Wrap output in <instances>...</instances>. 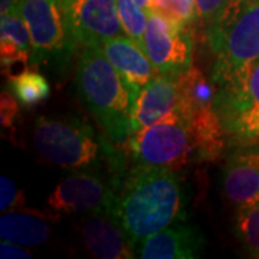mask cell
Instances as JSON below:
<instances>
[{
	"mask_svg": "<svg viewBox=\"0 0 259 259\" xmlns=\"http://www.w3.org/2000/svg\"><path fill=\"white\" fill-rule=\"evenodd\" d=\"M168 167L136 164L117 190L112 214L134 243L185 221L186 193L182 179Z\"/></svg>",
	"mask_w": 259,
	"mask_h": 259,
	"instance_id": "6da1fadb",
	"label": "cell"
},
{
	"mask_svg": "<svg viewBox=\"0 0 259 259\" xmlns=\"http://www.w3.org/2000/svg\"><path fill=\"white\" fill-rule=\"evenodd\" d=\"M78 95L100 122L107 139L122 146L131 134L139 91L130 85L98 45H87L76 65Z\"/></svg>",
	"mask_w": 259,
	"mask_h": 259,
	"instance_id": "7a4b0ae2",
	"label": "cell"
},
{
	"mask_svg": "<svg viewBox=\"0 0 259 259\" xmlns=\"http://www.w3.org/2000/svg\"><path fill=\"white\" fill-rule=\"evenodd\" d=\"M33 146L42 160L55 166L83 168L105 161L120 185L127 175L125 151H120L110 140L101 139L88 124L78 120L37 118Z\"/></svg>",
	"mask_w": 259,
	"mask_h": 259,
	"instance_id": "3957f363",
	"label": "cell"
},
{
	"mask_svg": "<svg viewBox=\"0 0 259 259\" xmlns=\"http://www.w3.org/2000/svg\"><path fill=\"white\" fill-rule=\"evenodd\" d=\"M204 30L216 58L212 81L218 83L259 59V0H228Z\"/></svg>",
	"mask_w": 259,
	"mask_h": 259,
	"instance_id": "277c9868",
	"label": "cell"
},
{
	"mask_svg": "<svg viewBox=\"0 0 259 259\" xmlns=\"http://www.w3.org/2000/svg\"><path fill=\"white\" fill-rule=\"evenodd\" d=\"M16 10L30 32L32 62L65 71L78 45L68 0H16Z\"/></svg>",
	"mask_w": 259,
	"mask_h": 259,
	"instance_id": "5b68a950",
	"label": "cell"
},
{
	"mask_svg": "<svg viewBox=\"0 0 259 259\" xmlns=\"http://www.w3.org/2000/svg\"><path fill=\"white\" fill-rule=\"evenodd\" d=\"M134 164L179 170L197 160L190 121L176 117L131 133L122 144Z\"/></svg>",
	"mask_w": 259,
	"mask_h": 259,
	"instance_id": "8992f818",
	"label": "cell"
},
{
	"mask_svg": "<svg viewBox=\"0 0 259 259\" xmlns=\"http://www.w3.org/2000/svg\"><path fill=\"white\" fill-rule=\"evenodd\" d=\"M193 26L148 9L144 51L160 74H185L193 64Z\"/></svg>",
	"mask_w": 259,
	"mask_h": 259,
	"instance_id": "52a82bcc",
	"label": "cell"
},
{
	"mask_svg": "<svg viewBox=\"0 0 259 259\" xmlns=\"http://www.w3.org/2000/svg\"><path fill=\"white\" fill-rule=\"evenodd\" d=\"M118 186L107 183L101 177L79 173L61 180L49 194V209L61 213L111 212Z\"/></svg>",
	"mask_w": 259,
	"mask_h": 259,
	"instance_id": "ba28073f",
	"label": "cell"
},
{
	"mask_svg": "<svg viewBox=\"0 0 259 259\" xmlns=\"http://www.w3.org/2000/svg\"><path fill=\"white\" fill-rule=\"evenodd\" d=\"M68 8L78 44L101 45L124 33L117 0H68Z\"/></svg>",
	"mask_w": 259,
	"mask_h": 259,
	"instance_id": "9c48e42d",
	"label": "cell"
},
{
	"mask_svg": "<svg viewBox=\"0 0 259 259\" xmlns=\"http://www.w3.org/2000/svg\"><path fill=\"white\" fill-rule=\"evenodd\" d=\"M83 245L95 258L131 259L137 253L134 243L111 212L88 213L79 222Z\"/></svg>",
	"mask_w": 259,
	"mask_h": 259,
	"instance_id": "30bf717a",
	"label": "cell"
},
{
	"mask_svg": "<svg viewBox=\"0 0 259 259\" xmlns=\"http://www.w3.org/2000/svg\"><path fill=\"white\" fill-rule=\"evenodd\" d=\"M177 76L158 74L140 91L131 121V133L179 115Z\"/></svg>",
	"mask_w": 259,
	"mask_h": 259,
	"instance_id": "8fae6325",
	"label": "cell"
},
{
	"mask_svg": "<svg viewBox=\"0 0 259 259\" xmlns=\"http://www.w3.org/2000/svg\"><path fill=\"white\" fill-rule=\"evenodd\" d=\"M225 197L238 209L259 204V150H235L223 167Z\"/></svg>",
	"mask_w": 259,
	"mask_h": 259,
	"instance_id": "7c38bea8",
	"label": "cell"
},
{
	"mask_svg": "<svg viewBox=\"0 0 259 259\" xmlns=\"http://www.w3.org/2000/svg\"><path fill=\"white\" fill-rule=\"evenodd\" d=\"M203 249L202 232L187 225L166 228L137 245V253L143 259H194Z\"/></svg>",
	"mask_w": 259,
	"mask_h": 259,
	"instance_id": "4fadbf2b",
	"label": "cell"
},
{
	"mask_svg": "<svg viewBox=\"0 0 259 259\" xmlns=\"http://www.w3.org/2000/svg\"><path fill=\"white\" fill-rule=\"evenodd\" d=\"M98 47L122 75V78L139 93L154 76L160 74L150 61L144 48L131 37H114L102 42Z\"/></svg>",
	"mask_w": 259,
	"mask_h": 259,
	"instance_id": "5bb4252c",
	"label": "cell"
},
{
	"mask_svg": "<svg viewBox=\"0 0 259 259\" xmlns=\"http://www.w3.org/2000/svg\"><path fill=\"white\" fill-rule=\"evenodd\" d=\"M56 218L59 214L52 218L51 214L32 209L6 212L0 218V236L22 246H37L49 239L52 233L51 221Z\"/></svg>",
	"mask_w": 259,
	"mask_h": 259,
	"instance_id": "9a60e30c",
	"label": "cell"
},
{
	"mask_svg": "<svg viewBox=\"0 0 259 259\" xmlns=\"http://www.w3.org/2000/svg\"><path fill=\"white\" fill-rule=\"evenodd\" d=\"M179 85V115L190 121L193 112L214 110L216 85L207 79L197 68H190L185 74L177 76Z\"/></svg>",
	"mask_w": 259,
	"mask_h": 259,
	"instance_id": "2e32d148",
	"label": "cell"
},
{
	"mask_svg": "<svg viewBox=\"0 0 259 259\" xmlns=\"http://www.w3.org/2000/svg\"><path fill=\"white\" fill-rule=\"evenodd\" d=\"M0 58L2 65L20 56L32 58V39L28 25L18 10L2 16L0 22Z\"/></svg>",
	"mask_w": 259,
	"mask_h": 259,
	"instance_id": "e0dca14e",
	"label": "cell"
},
{
	"mask_svg": "<svg viewBox=\"0 0 259 259\" xmlns=\"http://www.w3.org/2000/svg\"><path fill=\"white\" fill-rule=\"evenodd\" d=\"M12 94L19 104L25 107H33L44 102L51 94V85L42 74L36 71H28L26 74L9 81Z\"/></svg>",
	"mask_w": 259,
	"mask_h": 259,
	"instance_id": "ac0fdd59",
	"label": "cell"
},
{
	"mask_svg": "<svg viewBox=\"0 0 259 259\" xmlns=\"http://www.w3.org/2000/svg\"><path fill=\"white\" fill-rule=\"evenodd\" d=\"M118 16L124 35L144 48V33L148 23V9H143L136 0H117Z\"/></svg>",
	"mask_w": 259,
	"mask_h": 259,
	"instance_id": "d6986e66",
	"label": "cell"
},
{
	"mask_svg": "<svg viewBox=\"0 0 259 259\" xmlns=\"http://www.w3.org/2000/svg\"><path fill=\"white\" fill-rule=\"evenodd\" d=\"M236 232L250 256L259 258V204L238 209Z\"/></svg>",
	"mask_w": 259,
	"mask_h": 259,
	"instance_id": "ffe728a7",
	"label": "cell"
},
{
	"mask_svg": "<svg viewBox=\"0 0 259 259\" xmlns=\"http://www.w3.org/2000/svg\"><path fill=\"white\" fill-rule=\"evenodd\" d=\"M148 9L189 26L199 22L196 0H150Z\"/></svg>",
	"mask_w": 259,
	"mask_h": 259,
	"instance_id": "44dd1931",
	"label": "cell"
},
{
	"mask_svg": "<svg viewBox=\"0 0 259 259\" xmlns=\"http://www.w3.org/2000/svg\"><path fill=\"white\" fill-rule=\"evenodd\" d=\"M25 204V194L16 183L6 176L0 177V210L8 212Z\"/></svg>",
	"mask_w": 259,
	"mask_h": 259,
	"instance_id": "7402d4cb",
	"label": "cell"
},
{
	"mask_svg": "<svg viewBox=\"0 0 259 259\" xmlns=\"http://www.w3.org/2000/svg\"><path fill=\"white\" fill-rule=\"evenodd\" d=\"M226 3L228 0H196L200 25H203L204 29L209 28L222 13Z\"/></svg>",
	"mask_w": 259,
	"mask_h": 259,
	"instance_id": "603a6c76",
	"label": "cell"
},
{
	"mask_svg": "<svg viewBox=\"0 0 259 259\" xmlns=\"http://www.w3.org/2000/svg\"><path fill=\"white\" fill-rule=\"evenodd\" d=\"M18 100L15 98V95L8 91H2L0 97V122H2V128L9 130L13 127L15 121L18 118L19 107Z\"/></svg>",
	"mask_w": 259,
	"mask_h": 259,
	"instance_id": "cb8c5ba5",
	"label": "cell"
},
{
	"mask_svg": "<svg viewBox=\"0 0 259 259\" xmlns=\"http://www.w3.org/2000/svg\"><path fill=\"white\" fill-rule=\"evenodd\" d=\"M22 245H18L15 242L2 239L0 243V256L3 259H30L32 253L29 250L20 248Z\"/></svg>",
	"mask_w": 259,
	"mask_h": 259,
	"instance_id": "d4e9b609",
	"label": "cell"
},
{
	"mask_svg": "<svg viewBox=\"0 0 259 259\" xmlns=\"http://www.w3.org/2000/svg\"><path fill=\"white\" fill-rule=\"evenodd\" d=\"M13 10H16V0H2V3H0L2 16L8 15L10 12H13Z\"/></svg>",
	"mask_w": 259,
	"mask_h": 259,
	"instance_id": "484cf974",
	"label": "cell"
},
{
	"mask_svg": "<svg viewBox=\"0 0 259 259\" xmlns=\"http://www.w3.org/2000/svg\"><path fill=\"white\" fill-rule=\"evenodd\" d=\"M136 2L139 3L143 9H148V6H150V0H136Z\"/></svg>",
	"mask_w": 259,
	"mask_h": 259,
	"instance_id": "4316f807",
	"label": "cell"
}]
</instances>
